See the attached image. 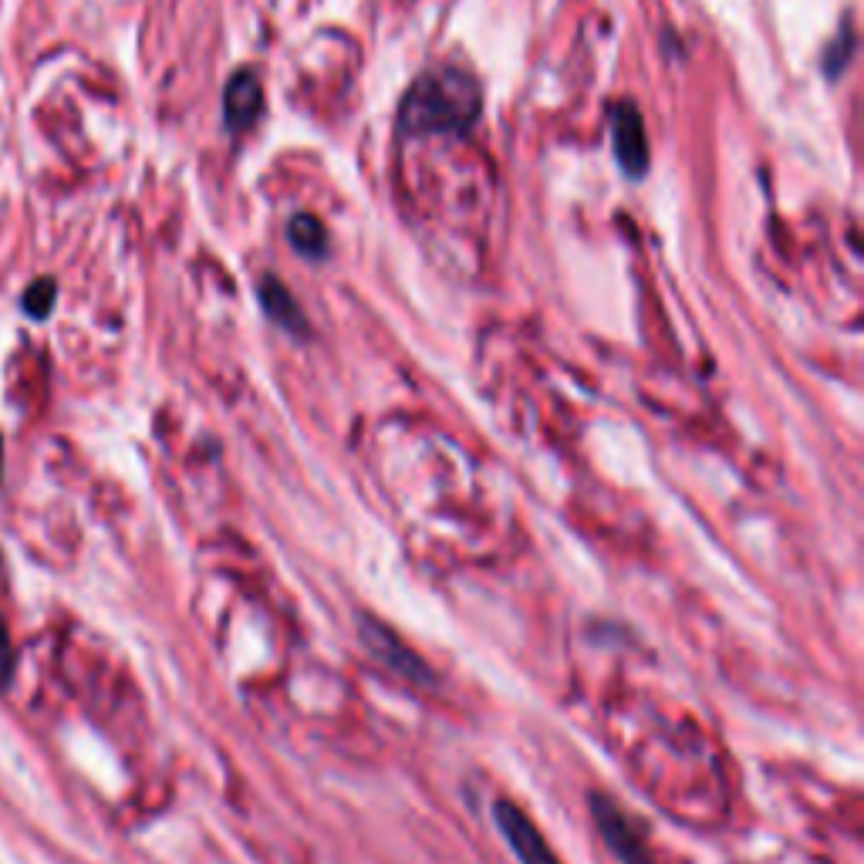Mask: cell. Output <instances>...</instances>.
Returning <instances> with one entry per match:
<instances>
[{
	"instance_id": "1",
	"label": "cell",
	"mask_w": 864,
	"mask_h": 864,
	"mask_svg": "<svg viewBox=\"0 0 864 864\" xmlns=\"http://www.w3.org/2000/svg\"><path fill=\"white\" fill-rule=\"evenodd\" d=\"M480 85L456 68L422 75L402 102V128L409 135L466 132L480 119Z\"/></svg>"
},
{
	"instance_id": "2",
	"label": "cell",
	"mask_w": 864,
	"mask_h": 864,
	"mask_svg": "<svg viewBox=\"0 0 864 864\" xmlns=\"http://www.w3.org/2000/svg\"><path fill=\"white\" fill-rule=\"evenodd\" d=\"M493 821H496V831L503 834V841H507V847L514 851V857L521 864H560L554 847L547 844V837L537 831V824L514 801H496Z\"/></svg>"
},
{
	"instance_id": "3",
	"label": "cell",
	"mask_w": 864,
	"mask_h": 864,
	"mask_svg": "<svg viewBox=\"0 0 864 864\" xmlns=\"http://www.w3.org/2000/svg\"><path fill=\"white\" fill-rule=\"evenodd\" d=\"M362 641L389 672H395V676H402L405 682H415V686H432V672L425 669V662L389 625H382L376 618H362Z\"/></svg>"
},
{
	"instance_id": "4",
	"label": "cell",
	"mask_w": 864,
	"mask_h": 864,
	"mask_svg": "<svg viewBox=\"0 0 864 864\" xmlns=\"http://www.w3.org/2000/svg\"><path fill=\"white\" fill-rule=\"evenodd\" d=\"M588 808H592V817L605 837V844L615 851V857L621 864H656L652 854H648L641 834L631 827V821L621 814V808L615 801H608L605 794H588Z\"/></svg>"
},
{
	"instance_id": "5",
	"label": "cell",
	"mask_w": 864,
	"mask_h": 864,
	"mask_svg": "<svg viewBox=\"0 0 864 864\" xmlns=\"http://www.w3.org/2000/svg\"><path fill=\"white\" fill-rule=\"evenodd\" d=\"M611 135H615V160L618 166L638 179L645 176L648 169V142H645V125H641V115L631 102L618 105L615 109V119H611Z\"/></svg>"
},
{
	"instance_id": "6",
	"label": "cell",
	"mask_w": 864,
	"mask_h": 864,
	"mask_svg": "<svg viewBox=\"0 0 864 864\" xmlns=\"http://www.w3.org/2000/svg\"><path fill=\"white\" fill-rule=\"evenodd\" d=\"M260 109H264V95H260V85L257 79L250 75V71H237V75L230 79L227 92H224V119L234 132H247L257 119H260Z\"/></svg>"
},
{
	"instance_id": "7",
	"label": "cell",
	"mask_w": 864,
	"mask_h": 864,
	"mask_svg": "<svg viewBox=\"0 0 864 864\" xmlns=\"http://www.w3.org/2000/svg\"><path fill=\"white\" fill-rule=\"evenodd\" d=\"M257 295H260V305H264V311H267V318L274 325H280L284 331H291V335H305L308 331V321H305L298 301L291 298V291H287L277 277H264L260 287H257Z\"/></svg>"
},
{
	"instance_id": "8",
	"label": "cell",
	"mask_w": 864,
	"mask_h": 864,
	"mask_svg": "<svg viewBox=\"0 0 864 864\" xmlns=\"http://www.w3.org/2000/svg\"><path fill=\"white\" fill-rule=\"evenodd\" d=\"M287 237H291V244H295L298 254H305V257H311V260H321L325 250H328L325 227L315 220L311 213H298L295 220H291V227H287Z\"/></svg>"
},
{
	"instance_id": "9",
	"label": "cell",
	"mask_w": 864,
	"mask_h": 864,
	"mask_svg": "<svg viewBox=\"0 0 864 864\" xmlns=\"http://www.w3.org/2000/svg\"><path fill=\"white\" fill-rule=\"evenodd\" d=\"M54 280L51 277H44V280H34L31 287H28V295H24V311L31 315V318H44L51 308H54Z\"/></svg>"
},
{
	"instance_id": "10",
	"label": "cell",
	"mask_w": 864,
	"mask_h": 864,
	"mask_svg": "<svg viewBox=\"0 0 864 864\" xmlns=\"http://www.w3.org/2000/svg\"><path fill=\"white\" fill-rule=\"evenodd\" d=\"M14 679V641L8 631V621L0 618V689H8Z\"/></svg>"
},
{
	"instance_id": "11",
	"label": "cell",
	"mask_w": 864,
	"mask_h": 864,
	"mask_svg": "<svg viewBox=\"0 0 864 864\" xmlns=\"http://www.w3.org/2000/svg\"><path fill=\"white\" fill-rule=\"evenodd\" d=\"M0 470H4V440H0Z\"/></svg>"
}]
</instances>
